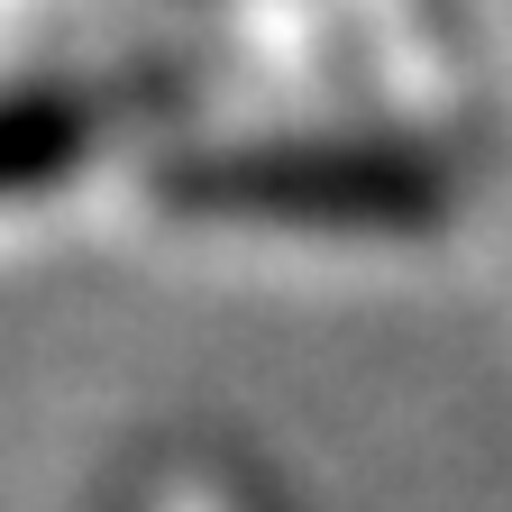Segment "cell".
<instances>
[{
    "label": "cell",
    "mask_w": 512,
    "mask_h": 512,
    "mask_svg": "<svg viewBox=\"0 0 512 512\" xmlns=\"http://www.w3.org/2000/svg\"><path fill=\"white\" fill-rule=\"evenodd\" d=\"M74 156V119L64 110H10L0 119V183H37Z\"/></svg>",
    "instance_id": "cell-1"
}]
</instances>
